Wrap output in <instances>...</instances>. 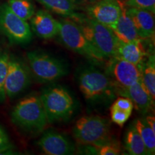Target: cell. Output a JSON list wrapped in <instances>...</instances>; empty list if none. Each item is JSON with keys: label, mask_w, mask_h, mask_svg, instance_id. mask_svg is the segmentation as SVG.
<instances>
[{"label": "cell", "mask_w": 155, "mask_h": 155, "mask_svg": "<svg viewBox=\"0 0 155 155\" xmlns=\"http://www.w3.org/2000/svg\"><path fill=\"white\" fill-rule=\"evenodd\" d=\"M13 124L30 133H40L48 124L40 96L30 95L21 99L11 113Z\"/></svg>", "instance_id": "6da1fadb"}, {"label": "cell", "mask_w": 155, "mask_h": 155, "mask_svg": "<svg viewBox=\"0 0 155 155\" xmlns=\"http://www.w3.org/2000/svg\"><path fill=\"white\" fill-rule=\"evenodd\" d=\"M60 42L68 49L84 56L96 65L106 61L102 54L87 40L77 23L70 18L59 21L58 35Z\"/></svg>", "instance_id": "7a4b0ae2"}, {"label": "cell", "mask_w": 155, "mask_h": 155, "mask_svg": "<svg viewBox=\"0 0 155 155\" xmlns=\"http://www.w3.org/2000/svg\"><path fill=\"white\" fill-rule=\"evenodd\" d=\"M73 21L77 23L87 40L106 60L116 55L119 40L111 28L83 14Z\"/></svg>", "instance_id": "3957f363"}, {"label": "cell", "mask_w": 155, "mask_h": 155, "mask_svg": "<svg viewBox=\"0 0 155 155\" xmlns=\"http://www.w3.org/2000/svg\"><path fill=\"white\" fill-rule=\"evenodd\" d=\"M48 123L66 120L73 114L75 101L65 88L52 86L45 88L40 96Z\"/></svg>", "instance_id": "277c9868"}, {"label": "cell", "mask_w": 155, "mask_h": 155, "mask_svg": "<svg viewBox=\"0 0 155 155\" xmlns=\"http://www.w3.org/2000/svg\"><path fill=\"white\" fill-rule=\"evenodd\" d=\"M110 121L99 116H85L75 122L73 137L85 146H98L111 140Z\"/></svg>", "instance_id": "5b68a950"}, {"label": "cell", "mask_w": 155, "mask_h": 155, "mask_svg": "<svg viewBox=\"0 0 155 155\" xmlns=\"http://www.w3.org/2000/svg\"><path fill=\"white\" fill-rule=\"evenodd\" d=\"M77 80L81 93L88 100L102 99L115 94V85L109 76L96 68H83L78 72Z\"/></svg>", "instance_id": "8992f818"}, {"label": "cell", "mask_w": 155, "mask_h": 155, "mask_svg": "<svg viewBox=\"0 0 155 155\" xmlns=\"http://www.w3.org/2000/svg\"><path fill=\"white\" fill-rule=\"evenodd\" d=\"M27 58L30 71L40 82H53L68 73L65 63L49 54L31 51L27 54Z\"/></svg>", "instance_id": "52a82bcc"}, {"label": "cell", "mask_w": 155, "mask_h": 155, "mask_svg": "<svg viewBox=\"0 0 155 155\" xmlns=\"http://www.w3.org/2000/svg\"><path fill=\"white\" fill-rule=\"evenodd\" d=\"M0 33L12 44L27 45L32 39V32L27 21L11 10L7 3L0 5Z\"/></svg>", "instance_id": "ba28073f"}, {"label": "cell", "mask_w": 155, "mask_h": 155, "mask_svg": "<svg viewBox=\"0 0 155 155\" xmlns=\"http://www.w3.org/2000/svg\"><path fill=\"white\" fill-rule=\"evenodd\" d=\"M108 59L105 73L111 78L116 88H127L140 79L141 67L116 56Z\"/></svg>", "instance_id": "9c48e42d"}, {"label": "cell", "mask_w": 155, "mask_h": 155, "mask_svg": "<svg viewBox=\"0 0 155 155\" xmlns=\"http://www.w3.org/2000/svg\"><path fill=\"white\" fill-rule=\"evenodd\" d=\"M30 82V70L22 61L9 57L5 89L6 96L14 98L26 89Z\"/></svg>", "instance_id": "30bf717a"}, {"label": "cell", "mask_w": 155, "mask_h": 155, "mask_svg": "<svg viewBox=\"0 0 155 155\" xmlns=\"http://www.w3.org/2000/svg\"><path fill=\"white\" fill-rule=\"evenodd\" d=\"M123 7L119 0H97L86 7V16L111 29L119 20Z\"/></svg>", "instance_id": "8fae6325"}, {"label": "cell", "mask_w": 155, "mask_h": 155, "mask_svg": "<svg viewBox=\"0 0 155 155\" xmlns=\"http://www.w3.org/2000/svg\"><path fill=\"white\" fill-rule=\"evenodd\" d=\"M38 145L48 155L73 154L75 152L74 144L68 137L53 130L45 131L39 139Z\"/></svg>", "instance_id": "7c38bea8"}, {"label": "cell", "mask_w": 155, "mask_h": 155, "mask_svg": "<svg viewBox=\"0 0 155 155\" xmlns=\"http://www.w3.org/2000/svg\"><path fill=\"white\" fill-rule=\"evenodd\" d=\"M115 94L129 98L132 101L134 106L143 114H147L154 106V101L143 86L141 78L135 83L127 88H116Z\"/></svg>", "instance_id": "4fadbf2b"}, {"label": "cell", "mask_w": 155, "mask_h": 155, "mask_svg": "<svg viewBox=\"0 0 155 155\" xmlns=\"http://www.w3.org/2000/svg\"><path fill=\"white\" fill-rule=\"evenodd\" d=\"M32 32L38 38L50 40L58 35L59 31V21L56 20L50 13L44 9L35 12L30 19Z\"/></svg>", "instance_id": "5bb4252c"}, {"label": "cell", "mask_w": 155, "mask_h": 155, "mask_svg": "<svg viewBox=\"0 0 155 155\" xmlns=\"http://www.w3.org/2000/svg\"><path fill=\"white\" fill-rule=\"evenodd\" d=\"M126 12L134 25L139 38L148 40L154 37V13L135 7H125Z\"/></svg>", "instance_id": "9a60e30c"}, {"label": "cell", "mask_w": 155, "mask_h": 155, "mask_svg": "<svg viewBox=\"0 0 155 155\" xmlns=\"http://www.w3.org/2000/svg\"><path fill=\"white\" fill-rule=\"evenodd\" d=\"M141 41V39L129 42L119 41L115 56L141 67L147 56V51Z\"/></svg>", "instance_id": "2e32d148"}, {"label": "cell", "mask_w": 155, "mask_h": 155, "mask_svg": "<svg viewBox=\"0 0 155 155\" xmlns=\"http://www.w3.org/2000/svg\"><path fill=\"white\" fill-rule=\"evenodd\" d=\"M48 10L74 20L81 13L78 12L77 0H36Z\"/></svg>", "instance_id": "e0dca14e"}, {"label": "cell", "mask_w": 155, "mask_h": 155, "mask_svg": "<svg viewBox=\"0 0 155 155\" xmlns=\"http://www.w3.org/2000/svg\"><path fill=\"white\" fill-rule=\"evenodd\" d=\"M111 30L121 42H129L140 40L132 20L126 12L124 6L119 20Z\"/></svg>", "instance_id": "ac0fdd59"}, {"label": "cell", "mask_w": 155, "mask_h": 155, "mask_svg": "<svg viewBox=\"0 0 155 155\" xmlns=\"http://www.w3.org/2000/svg\"><path fill=\"white\" fill-rule=\"evenodd\" d=\"M141 81L152 99H155V61L154 55H151L141 65Z\"/></svg>", "instance_id": "d6986e66"}, {"label": "cell", "mask_w": 155, "mask_h": 155, "mask_svg": "<svg viewBox=\"0 0 155 155\" xmlns=\"http://www.w3.org/2000/svg\"><path fill=\"white\" fill-rule=\"evenodd\" d=\"M125 148L131 155L147 154L146 147L134 124L128 129L125 137Z\"/></svg>", "instance_id": "ffe728a7"}, {"label": "cell", "mask_w": 155, "mask_h": 155, "mask_svg": "<svg viewBox=\"0 0 155 155\" xmlns=\"http://www.w3.org/2000/svg\"><path fill=\"white\" fill-rule=\"evenodd\" d=\"M137 129L146 147L147 154H154L155 152V131L147 124L144 119H139L135 121Z\"/></svg>", "instance_id": "44dd1931"}, {"label": "cell", "mask_w": 155, "mask_h": 155, "mask_svg": "<svg viewBox=\"0 0 155 155\" xmlns=\"http://www.w3.org/2000/svg\"><path fill=\"white\" fill-rule=\"evenodd\" d=\"M7 5L15 15L25 21L32 18L35 12V6L30 0H8Z\"/></svg>", "instance_id": "7402d4cb"}, {"label": "cell", "mask_w": 155, "mask_h": 155, "mask_svg": "<svg viewBox=\"0 0 155 155\" xmlns=\"http://www.w3.org/2000/svg\"><path fill=\"white\" fill-rule=\"evenodd\" d=\"M89 152L93 154L99 155H118L121 154V149L118 143L111 140L98 145V146H88Z\"/></svg>", "instance_id": "603a6c76"}, {"label": "cell", "mask_w": 155, "mask_h": 155, "mask_svg": "<svg viewBox=\"0 0 155 155\" xmlns=\"http://www.w3.org/2000/svg\"><path fill=\"white\" fill-rule=\"evenodd\" d=\"M9 56L7 53H2L0 55V102H3L6 98L5 84L9 61Z\"/></svg>", "instance_id": "cb8c5ba5"}, {"label": "cell", "mask_w": 155, "mask_h": 155, "mask_svg": "<svg viewBox=\"0 0 155 155\" xmlns=\"http://www.w3.org/2000/svg\"><path fill=\"white\" fill-rule=\"evenodd\" d=\"M124 7H135L155 12V0H124L122 2Z\"/></svg>", "instance_id": "d4e9b609"}, {"label": "cell", "mask_w": 155, "mask_h": 155, "mask_svg": "<svg viewBox=\"0 0 155 155\" xmlns=\"http://www.w3.org/2000/svg\"><path fill=\"white\" fill-rule=\"evenodd\" d=\"M110 112H111V121L121 127H123L131 116V114L113 107L110 108Z\"/></svg>", "instance_id": "484cf974"}, {"label": "cell", "mask_w": 155, "mask_h": 155, "mask_svg": "<svg viewBox=\"0 0 155 155\" xmlns=\"http://www.w3.org/2000/svg\"><path fill=\"white\" fill-rule=\"evenodd\" d=\"M111 107L121 110V111L127 112V113L129 114H131L134 106L132 101H131L129 98L121 96L119 97V98L114 102Z\"/></svg>", "instance_id": "4316f807"}, {"label": "cell", "mask_w": 155, "mask_h": 155, "mask_svg": "<svg viewBox=\"0 0 155 155\" xmlns=\"http://www.w3.org/2000/svg\"><path fill=\"white\" fill-rule=\"evenodd\" d=\"M12 144L9 136L5 129L0 125V154L9 151L11 149Z\"/></svg>", "instance_id": "83f0119b"}, {"label": "cell", "mask_w": 155, "mask_h": 155, "mask_svg": "<svg viewBox=\"0 0 155 155\" xmlns=\"http://www.w3.org/2000/svg\"><path fill=\"white\" fill-rule=\"evenodd\" d=\"M145 121L147 122V124L150 126V127L152 129L153 131H155V119L154 116H147L145 117Z\"/></svg>", "instance_id": "f1b7e54d"}, {"label": "cell", "mask_w": 155, "mask_h": 155, "mask_svg": "<svg viewBox=\"0 0 155 155\" xmlns=\"http://www.w3.org/2000/svg\"><path fill=\"white\" fill-rule=\"evenodd\" d=\"M81 2H86V3L90 4V3L94 2L97 1V0H81Z\"/></svg>", "instance_id": "f546056e"}, {"label": "cell", "mask_w": 155, "mask_h": 155, "mask_svg": "<svg viewBox=\"0 0 155 155\" xmlns=\"http://www.w3.org/2000/svg\"><path fill=\"white\" fill-rule=\"evenodd\" d=\"M2 48L1 46H0V55H2Z\"/></svg>", "instance_id": "4dcf8cb0"}, {"label": "cell", "mask_w": 155, "mask_h": 155, "mask_svg": "<svg viewBox=\"0 0 155 155\" xmlns=\"http://www.w3.org/2000/svg\"><path fill=\"white\" fill-rule=\"evenodd\" d=\"M119 1L121 2H124V0H119Z\"/></svg>", "instance_id": "1f68e13d"}]
</instances>
